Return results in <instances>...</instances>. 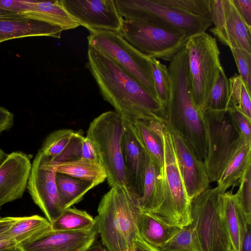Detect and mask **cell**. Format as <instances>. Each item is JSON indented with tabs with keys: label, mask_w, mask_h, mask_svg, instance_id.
I'll return each instance as SVG.
<instances>
[{
	"label": "cell",
	"mask_w": 251,
	"mask_h": 251,
	"mask_svg": "<svg viewBox=\"0 0 251 251\" xmlns=\"http://www.w3.org/2000/svg\"><path fill=\"white\" fill-rule=\"evenodd\" d=\"M87 58V67L101 96L115 112L128 120L167 124L165 108L110 57L89 46Z\"/></svg>",
	"instance_id": "obj_1"
},
{
	"label": "cell",
	"mask_w": 251,
	"mask_h": 251,
	"mask_svg": "<svg viewBox=\"0 0 251 251\" xmlns=\"http://www.w3.org/2000/svg\"><path fill=\"white\" fill-rule=\"evenodd\" d=\"M168 72L170 91L166 108L168 128L190 146L199 159L204 162L207 153V133L202 113L191 97L188 81V56L179 52L170 62Z\"/></svg>",
	"instance_id": "obj_2"
},
{
	"label": "cell",
	"mask_w": 251,
	"mask_h": 251,
	"mask_svg": "<svg viewBox=\"0 0 251 251\" xmlns=\"http://www.w3.org/2000/svg\"><path fill=\"white\" fill-rule=\"evenodd\" d=\"M141 211L139 198L123 187H112L102 197L95 219L108 251H132Z\"/></svg>",
	"instance_id": "obj_3"
},
{
	"label": "cell",
	"mask_w": 251,
	"mask_h": 251,
	"mask_svg": "<svg viewBox=\"0 0 251 251\" xmlns=\"http://www.w3.org/2000/svg\"><path fill=\"white\" fill-rule=\"evenodd\" d=\"M162 138L164 157L160 196L155 209L147 213L166 224L182 228L192 222L191 201L178 167L172 134L166 124Z\"/></svg>",
	"instance_id": "obj_4"
},
{
	"label": "cell",
	"mask_w": 251,
	"mask_h": 251,
	"mask_svg": "<svg viewBox=\"0 0 251 251\" xmlns=\"http://www.w3.org/2000/svg\"><path fill=\"white\" fill-rule=\"evenodd\" d=\"M114 2L124 20L158 25L190 36L206 32L213 25L211 17L190 14L173 0H114Z\"/></svg>",
	"instance_id": "obj_5"
},
{
	"label": "cell",
	"mask_w": 251,
	"mask_h": 251,
	"mask_svg": "<svg viewBox=\"0 0 251 251\" xmlns=\"http://www.w3.org/2000/svg\"><path fill=\"white\" fill-rule=\"evenodd\" d=\"M125 130L123 118L115 111H109L91 122L86 137L98 150L109 186L123 187L131 192L122 151Z\"/></svg>",
	"instance_id": "obj_6"
},
{
	"label": "cell",
	"mask_w": 251,
	"mask_h": 251,
	"mask_svg": "<svg viewBox=\"0 0 251 251\" xmlns=\"http://www.w3.org/2000/svg\"><path fill=\"white\" fill-rule=\"evenodd\" d=\"M188 56L190 93L202 113L211 90L223 68L216 38L206 32L190 37L185 46Z\"/></svg>",
	"instance_id": "obj_7"
},
{
	"label": "cell",
	"mask_w": 251,
	"mask_h": 251,
	"mask_svg": "<svg viewBox=\"0 0 251 251\" xmlns=\"http://www.w3.org/2000/svg\"><path fill=\"white\" fill-rule=\"evenodd\" d=\"M207 133V153L204 161L210 182H217L226 165L244 146L251 144L235 126L227 111L202 112Z\"/></svg>",
	"instance_id": "obj_8"
},
{
	"label": "cell",
	"mask_w": 251,
	"mask_h": 251,
	"mask_svg": "<svg viewBox=\"0 0 251 251\" xmlns=\"http://www.w3.org/2000/svg\"><path fill=\"white\" fill-rule=\"evenodd\" d=\"M219 187L208 188L191 201L192 224L203 251H230L229 235L223 212Z\"/></svg>",
	"instance_id": "obj_9"
},
{
	"label": "cell",
	"mask_w": 251,
	"mask_h": 251,
	"mask_svg": "<svg viewBox=\"0 0 251 251\" xmlns=\"http://www.w3.org/2000/svg\"><path fill=\"white\" fill-rule=\"evenodd\" d=\"M87 39L89 46L98 50L110 57L158 100L150 57L136 50L118 33L102 30H93L90 31Z\"/></svg>",
	"instance_id": "obj_10"
},
{
	"label": "cell",
	"mask_w": 251,
	"mask_h": 251,
	"mask_svg": "<svg viewBox=\"0 0 251 251\" xmlns=\"http://www.w3.org/2000/svg\"><path fill=\"white\" fill-rule=\"evenodd\" d=\"M119 33L145 56L170 61L185 47L190 37L160 25L124 19Z\"/></svg>",
	"instance_id": "obj_11"
},
{
	"label": "cell",
	"mask_w": 251,
	"mask_h": 251,
	"mask_svg": "<svg viewBox=\"0 0 251 251\" xmlns=\"http://www.w3.org/2000/svg\"><path fill=\"white\" fill-rule=\"evenodd\" d=\"M56 173L50 158L39 151L32 163L26 188L50 223L64 210L56 183Z\"/></svg>",
	"instance_id": "obj_12"
},
{
	"label": "cell",
	"mask_w": 251,
	"mask_h": 251,
	"mask_svg": "<svg viewBox=\"0 0 251 251\" xmlns=\"http://www.w3.org/2000/svg\"><path fill=\"white\" fill-rule=\"evenodd\" d=\"M214 27L210 31L230 49L239 48L251 53V28L243 20L233 0H210Z\"/></svg>",
	"instance_id": "obj_13"
},
{
	"label": "cell",
	"mask_w": 251,
	"mask_h": 251,
	"mask_svg": "<svg viewBox=\"0 0 251 251\" xmlns=\"http://www.w3.org/2000/svg\"><path fill=\"white\" fill-rule=\"evenodd\" d=\"M67 12L89 31L98 30L120 33L123 18L114 0H60Z\"/></svg>",
	"instance_id": "obj_14"
},
{
	"label": "cell",
	"mask_w": 251,
	"mask_h": 251,
	"mask_svg": "<svg viewBox=\"0 0 251 251\" xmlns=\"http://www.w3.org/2000/svg\"><path fill=\"white\" fill-rule=\"evenodd\" d=\"M31 165L29 155L22 151L7 154L0 165V210L4 204L23 197Z\"/></svg>",
	"instance_id": "obj_15"
},
{
	"label": "cell",
	"mask_w": 251,
	"mask_h": 251,
	"mask_svg": "<svg viewBox=\"0 0 251 251\" xmlns=\"http://www.w3.org/2000/svg\"><path fill=\"white\" fill-rule=\"evenodd\" d=\"M170 131L184 187L191 201L208 188L210 181L204 162L198 159L183 138L175 132Z\"/></svg>",
	"instance_id": "obj_16"
},
{
	"label": "cell",
	"mask_w": 251,
	"mask_h": 251,
	"mask_svg": "<svg viewBox=\"0 0 251 251\" xmlns=\"http://www.w3.org/2000/svg\"><path fill=\"white\" fill-rule=\"evenodd\" d=\"M98 234L96 221L91 228L86 230H51L36 241L18 249L20 251H86L92 247Z\"/></svg>",
	"instance_id": "obj_17"
},
{
	"label": "cell",
	"mask_w": 251,
	"mask_h": 251,
	"mask_svg": "<svg viewBox=\"0 0 251 251\" xmlns=\"http://www.w3.org/2000/svg\"><path fill=\"white\" fill-rule=\"evenodd\" d=\"M124 119V118H123ZM125 130L122 151L130 189L139 199L142 197L149 155L124 119Z\"/></svg>",
	"instance_id": "obj_18"
},
{
	"label": "cell",
	"mask_w": 251,
	"mask_h": 251,
	"mask_svg": "<svg viewBox=\"0 0 251 251\" xmlns=\"http://www.w3.org/2000/svg\"><path fill=\"white\" fill-rule=\"evenodd\" d=\"M59 26L23 14L0 18V44L24 37L47 36L60 38Z\"/></svg>",
	"instance_id": "obj_19"
},
{
	"label": "cell",
	"mask_w": 251,
	"mask_h": 251,
	"mask_svg": "<svg viewBox=\"0 0 251 251\" xmlns=\"http://www.w3.org/2000/svg\"><path fill=\"white\" fill-rule=\"evenodd\" d=\"M83 135L71 129H60L50 133L39 151L57 163L77 159L79 144Z\"/></svg>",
	"instance_id": "obj_20"
},
{
	"label": "cell",
	"mask_w": 251,
	"mask_h": 251,
	"mask_svg": "<svg viewBox=\"0 0 251 251\" xmlns=\"http://www.w3.org/2000/svg\"><path fill=\"white\" fill-rule=\"evenodd\" d=\"M124 119L147 154L163 170L162 130L166 124L155 121H130Z\"/></svg>",
	"instance_id": "obj_21"
},
{
	"label": "cell",
	"mask_w": 251,
	"mask_h": 251,
	"mask_svg": "<svg viewBox=\"0 0 251 251\" xmlns=\"http://www.w3.org/2000/svg\"><path fill=\"white\" fill-rule=\"evenodd\" d=\"M51 224L39 215L16 217L10 234L18 247L33 242L51 231Z\"/></svg>",
	"instance_id": "obj_22"
},
{
	"label": "cell",
	"mask_w": 251,
	"mask_h": 251,
	"mask_svg": "<svg viewBox=\"0 0 251 251\" xmlns=\"http://www.w3.org/2000/svg\"><path fill=\"white\" fill-rule=\"evenodd\" d=\"M181 228L166 224L142 211L138 216L139 235L146 242L158 248L170 240Z\"/></svg>",
	"instance_id": "obj_23"
},
{
	"label": "cell",
	"mask_w": 251,
	"mask_h": 251,
	"mask_svg": "<svg viewBox=\"0 0 251 251\" xmlns=\"http://www.w3.org/2000/svg\"><path fill=\"white\" fill-rule=\"evenodd\" d=\"M50 23L63 30L74 29L80 25L65 10L60 0H34L31 10L23 14Z\"/></svg>",
	"instance_id": "obj_24"
},
{
	"label": "cell",
	"mask_w": 251,
	"mask_h": 251,
	"mask_svg": "<svg viewBox=\"0 0 251 251\" xmlns=\"http://www.w3.org/2000/svg\"><path fill=\"white\" fill-rule=\"evenodd\" d=\"M50 162L57 173L92 182L96 186L107 178L103 166L96 161L77 158L57 163L50 160Z\"/></svg>",
	"instance_id": "obj_25"
},
{
	"label": "cell",
	"mask_w": 251,
	"mask_h": 251,
	"mask_svg": "<svg viewBox=\"0 0 251 251\" xmlns=\"http://www.w3.org/2000/svg\"><path fill=\"white\" fill-rule=\"evenodd\" d=\"M223 212L229 235L232 249L241 251L242 241L248 224L237 208L232 191L220 196Z\"/></svg>",
	"instance_id": "obj_26"
},
{
	"label": "cell",
	"mask_w": 251,
	"mask_h": 251,
	"mask_svg": "<svg viewBox=\"0 0 251 251\" xmlns=\"http://www.w3.org/2000/svg\"><path fill=\"white\" fill-rule=\"evenodd\" d=\"M163 172L159 164L149 155L143 192L139 199L142 211L150 213L156 207L160 194Z\"/></svg>",
	"instance_id": "obj_27"
},
{
	"label": "cell",
	"mask_w": 251,
	"mask_h": 251,
	"mask_svg": "<svg viewBox=\"0 0 251 251\" xmlns=\"http://www.w3.org/2000/svg\"><path fill=\"white\" fill-rule=\"evenodd\" d=\"M55 179L64 210L80 201L89 190L96 187L92 182L57 172Z\"/></svg>",
	"instance_id": "obj_28"
},
{
	"label": "cell",
	"mask_w": 251,
	"mask_h": 251,
	"mask_svg": "<svg viewBox=\"0 0 251 251\" xmlns=\"http://www.w3.org/2000/svg\"><path fill=\"white\" fill-rule=\"evenodd\" d=\"M251 144L240 149L226 165L217 182V186L226 191L231 186L239 184L247 168L251 165Z\"/></svg>",
	"instance_id": "obj_29"
},
{
	"label": "cell",
	"mask_w": 251,
	"mask_h": 251,
	"mask_svg": "<svg viewBox=\"0 0 251 251\" xmlns=\"http://www.w3.org/2000/svg\"><path fill=\"white\" fill-rule=\"evenodd\" d=\"M95 223V218L86 211L70 207L64 209L50 224L52 231H73L89 229Z\"/></svg>",
	"instance_id": "obj_30"
},
{
	"label": "cell",
	"mask_w": 251,
	"mask_h": 251,
	"mask_svg": "<svg viewBox=\"0 0 251 251\" xmlns=\"http://www.w3.org/2000/svg\"><path fill=\"white\" fill-rule=\"evenodd\" d=\"M229 106L228 79L222 68L211 90L203 111H227Z\"/></svg>",
	"instance_id": "obj_31"
},
{
	"label": "cell",
	"mask_w": 251,
	"mask_h": 251,
	"mask_svg": "<svg viewBox=\"0 0 251 251\" xmlns=\"http://www.w3.org/2000/svg\"><path fill=\"white\" fill-rule=\"evenodd\" d=\"M159 249L161 251H203L192 223L182 227L174 237Z\"/></svg>",
	"instance_id": "obj_32"
},
{
	"label": "cell",
	"mask_w": 251,
	"mask_h": 251,
	"mask_svg": "<svg viewBox=\"0 0 251 251\" xmlns=\"http://www.w3.org/2000/svg\"><path fill=\"white\" fill-rule=\"evenodd\" d=\"M228 83L229 106L235 107L251 119V92L236 73L228 79Z\"/></svg>",
	"instance_id": "obj_33"
},
{
	"label": "cell",
	"mask_w": 251,
	"mask_h": 251,
	"mask_svg": "<svg viewBox=\"0 0 251 251\" xmlns=\"http://www.w3.org/2000/svg\"><path fill=\"white\" fill-rule=\"evenodd\" d=\"M150 61L158 100L166 109L170 91V79L168 68L155 58L150 57Z\"/></svg>",
	"instance_id": "obj_34"
},
{
	"label": "cell",
	"mask_w": 251,
	"mask_h": 251,
	"mask_svg": "<svg viewBox=\"0 0 251 251\" xmlns=\"http://www.w3.org/2000/svg\"><path fill=\"white\" fill-rule=\"evenodd\" d=\"M239 187L234 194L238 209L248 224L251 221V165L245 170L239 182Z\"/></svg>",
	"instance_id": "obj_35"
},
{
	"label": "cell",
	"mask_w": 251,
	"mask_h": 251,
	"mask_svg": "<svg viewBox=\"0 0 251 251\" xmlns=\"http://www.w3.org/2000/svg\"><path fill=\"white\" fill-rule=\"evenodd\" d=\"M239 75L247 88L251 90V53L239 48H230Z\"/></svg>",
	"instance_id": "obj_36"
},
{
	"label": "cell",
	"mask_w": 251,
	"mask_h": 251,
	"mask_svg": "<svg viewBox=\"0 0 251 251\" xmlns=\"http://www.w3.org/2000/svg\"><path fill=\"white\" fill-rule=\"evenodd\" d=\"M227 112L239 132L245 139L251 142V119L234 106H230Z\"/></svg>",
	"instance_id": "obj_37"
},
{
	"label": "cell",
	"mask_w": 251,
	"mask_h": 251,
	"mask_svg": "<svg viewBox=\"0 0 251 251\" xmlns=\"http://www.w3.org/2000/svg\"><path fill=\"white\" fill-rule=\"evenodd\" d=\"M16 217H0V251H9L18 249L9 232Z\"/></svg>",
	"instance_id": "obj_38"
},
{
	"label": "cell",
	"mask_w": 251,
	"mask_h": 251,
	"mask_svg": "<svg viewBox=\"0 0 251 251\" xmlns=\"http://www.w3.org/2000/svg\"><path fill=\"white\" fill-rule=\"evenodd\" d=\"M78 157L96 161L100 164L99 154L94 143L86 136H83L81 140Z\"/></svg>",
	"instance_id": "obj_39"
},
{
	"label": "cell",
	"mask_w": 251,
	"mask_h": 251,
	"mask_svg": "<svg viewBox=\"0 0 251 251\" xmlns=\"http://www.w3.org/2000/svg\"><path fill=\"white\" fill-rule=\"evenodd\" d=\"M34 0H0V8L20 14L29 12L32 7Z\"/></svg>",
	"instance_id": "obj_40"
},
{
	"label": "cell",
	"mask_w": 251,
	"mask_h": 251,
	"mask_svg": "<svg viewBox=\"0 0 251 251\" xmlns=\"http://www.w3.org/2000/svg\"><path fill=\"white\" fill-rule=\"evenodd\" d=\"M233 1L243 20L251 28V0H233Z\"/></svg>",
	"instance_id": "obj_41"
},
{
	"label": "cell",
	"mask_w": 251,
	"mask_h": 251,
	"mask_svg": "<svg viewBox=\"0 0 251 251\" xmlns=\"http://www.w3.org/2000/svg\"><path fill=\"white\" fill-rule=\"evenodd\" d=\"M13 122V114L6 108L0 106V133L10 129Z\"/></svg>",
	"instance_id": "obj_42"
},
{
	"label": "cell",
	"mask_w": 251,
	"mask_h": 251,
	"mask_svg": "<svg viewBox=\"0 0 251 251\" xmlns=\"http://www.w3.org/2000/svg\"><path fill=\"white\" fill-rule=\"evenodd\" d=\"M132 251H161L144 241L139 235H136L133 243Z\"/></svg>",
	"instance_id": "obj_43"
},
{
	"label": "cell",
	"mask_w": 251,
	"mask_h": 251,
	"mask_svg": "<svg viewBox=\"0 0 251 251\" xmlns=\"http://www.w3.org/2000/svg\"><path fill=\"white\" fill-rule=\"evenodd\" d=\"M251 224H247L242 241L241 251H251Z\"/></svg>",
	"instance_id": "obj_44"
},
{
	"label": "cell",
	"mask_w": 251,
	"mask_h": 251,
	"mask_svg": "<svg viewBox=\"0 0 251 251\" xmlns=\"http://www.w3.org/2000/svg\"><path fill=\"white\" fill-rule=\"evenodd\" d=\"M17 14H18L0 8V18L11 17Z\"/></svg>",
	"instance_id": "obj_45"
},
{
	"label": "cell",
	"mask_w": 251,
	"mask_h": 251,
	"mask_svg": "<svg viewBox=\"0 0 251 251\" xmlns=\"http://www.w3.org/2000/svg\"><path fill=\"white\" fill-rule=\"evenodd\" d=\"M7 154L0 148V165L6 158Z\"/></svg>",
	"instance_id": "obj_46"
},
{
	"label": "cell",
	"mask_w": 251,
	"mask_h": 251,
	"mask_svg": "<svg viewBox=\"0 0 251 251\" xmlns=\"http://www.w3.org/2000/svg\"><path fill=\"white\" fill-rule=\"evenodd\" d=\"M86 251H105L103 249L101 248L100 247L97 246L95 248H92L91 247L90 249H89Z\"/></svg>",
	"instance_id": "obj_47"
},
{
	"label": "cell",
	"mask_w": 251,
	"mask_h": 251,
	"mask_svg": "<svg viewBox=\"0 0 251 251\" xmlns=\"http://www.w3.org/2000/svg\"><path fill=\"white\" fill-rule=\"evenodd\" d=\"M9 251H19V249H15L13 250Z\"/></svg>",
	"instance_id": "obj_48"
},
{
	"label": "cell",
	"mask_w": 251,
	"mask_h": 251,
	"mask_svg": "<svg viewBox=\"0 0 251 251\" xmlns=\"http://www.w3.org/2000/svg\"><path fill=\"white\" fill-rule=\"evenodd\" d=\"M230 251H234L232 249H231Z\"/></svg>",
	"instance_id": "obj_49"
},
{
	"label": "cell",
	"mask_w": 251,
	"mask_h": 251,
	"mask_svg": "<svg viewBox=\"0 0 251 251\" xmlns=\"http://www.w3.org/2000/svg\"></svg>",
	"instance_id": "obj_50"
}]
</instances>
